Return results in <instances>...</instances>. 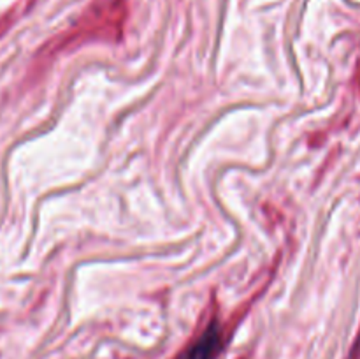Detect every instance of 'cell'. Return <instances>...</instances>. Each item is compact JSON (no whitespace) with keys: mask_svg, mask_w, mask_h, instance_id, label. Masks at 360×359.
Segmentation results:
<instances>
[{"mask_svg":"<svg viewBox=\"0 0 360 359\" xmlns=\"http://www.w3.org/2000/svg\"><path fill=\"white\" fill-rule=\"evenodd\" d=\"M221 348V333L217 326L204 331L202 336L179 359H214Z\"/></svg>","mask_w":360,"mask_h":359,"instance_id":"obj_1","label":"cell"}]
</instances>
